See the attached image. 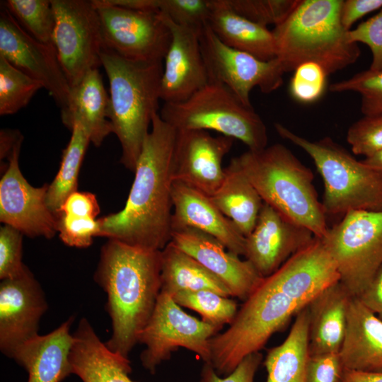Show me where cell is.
<instances>
[{
	"instance_id": "obj_1",
	"label": "cell",
	"mask_w": 382,
	"mask_h": 382,
	"mask_svg": "<svg viewBox=\"0 0 382 382\" xmlns=\"http://www.w3.org/2000/svg\"><path fill=\"white\" fill-rule=\"evenodd\" d=\"M340 281L335 261L321 238L264 277L244 301L230 326L210 340V364L218 375L230 374L252 353L260 352L323 290Z\"/></svg>"
},
{
	"instance_id": "obj_2",
	"label": "cell",
	"mask_w": 382,
	"mask_h": 382,
	"mask_svg": "<svg viewBox=\"0 0 382 382\" xmlns=\"http://www.w3.org/2000/svg\"><path fill=\"white\" fill-rule=\"evenodd\" d=\"M176 132L159 112L154 115L125 205L98 219L100 236L154 250L170 241Z\"/></svg>"
},
{
	"instance_id": "obj_3",
	"label": "cell",
	"mask_w": 382,
	"mask_h": 382,
	"mask_svg": "<svg viewBox=\"0 0 382 382\" xmlns=\"http://www.w3.org/2000/svg\"><path fill=\"white\" fill-rule=\"evenodd\" d=\"M161 250L111 239L101 248L94 279L108 295L112 334L105 345L112 352L128 358L138 342L161 293Z\"/></svg>"
},
{
	"instance_id": "obj_4",
	"label": "cell",
	"mask_w": 382,
	"mask_h": 382,
	"mask_svg": "<svg viewBox=\"0 0 382 382\" xmlns=\"http://www.w3.org/2000/svg\"><path fill=\"white\" fill-rule=\"evenodd\" d=\"M263 202L319 238L329 228L313 185V174L285 146L277 143L231 158Z\"/></svg>"
},
{
	"instance_id": "obj_5",
	"label": "cell",
	"mask_w": 382,
	"mask_h": 382,
	"mask_svg": "<svg viewBox=\"0 0 382 382\" xmlns=\"http://www.w3.org/2000/svg\"><path fill=\"white\" fill-rule=\"evenodd\" d=\"M343 0H300L291 13L272 30L276 58L284 73L313 62L329 75L355 63L361 54L340 20Z\"/></svg>"
},
{
	"instance_id": "obj_6",
	"label": "cell",
	"mask_w": 382,
	"mask_h": 382,
	"mask_svg": "<svg viewBox=\"0 0 382 382\" xmlns=\"http://www.w3.org/2000/svg\"><path fill=\"white\" fill-rule=\"evenodd\" d=\"M100 60L109 81L108 118L120 143V163L134 172L158 112L163 62L132 61L105 47Z\"/></svg>"
},
{
	"instance_id": "obj_7",
	"label": "cell",
	"mask_w": 382,
	"mask_h": 382,
	"mask_svg": "<svg viewBox=\"0 0 382 382\" xmlns=\"http://www.w3.org/2000/svg\"><path fill=\"white\" fill-rule=\"evenodd\" d=\"M274 128L313 161L324 183L322 204L326 216L355 210L382 211L381 172L357 160L329 137L310 141L281 123H274Z\"/></svg>"
},
{
	"instance_id": "obj_8",
	"label": "cell",
	"mask_w": 382,
	"mask_h": 382,
	"mask_svg": "<svg viewBox=\"0 0 382 382\" xmlns=\"http://www.w3.org/2000/svg\"><path fill=\"white\" fill-rule=\"evenodd\" d=\"M159 115L178 130L215 131L242 141L250 151L267 146V127L260 116L219 83L208 82L185 101L163 103Z\"/></svg>"
},
{
	"instance_id": "obj_9",
	"label": "cell",
	"mask_w": 382,
	"mask_h": 382,
	"mask_svg": "<svg viewBox=\"0 0 382 382\" xmlns=\"http://www.w3.org/2000/svg\"><path fill=\"white\" fill-rule=\"evenodd\" d=\"M321 239L340 282L358 296L382 265V211L349 212Z\"/></svg>"
},
{
	"instance_id": "obj_10",
	"label": "cell",
	"mask_w": 382,
	"mask_h": 382,
	"mask_svg": "<svg viewBox=\"0 0 382 382\" xmlns=\"http://www.w3.org/2000/svg\"><path fill=\"white\" fill-rule=\"evenodd\" d=\"M51 3L55 15L52 44L71 88L90 71L102 66L104 45L100 18L93 1Z\"/></svg>"
},
{
	"instance_id": "obj_11",
	"label": "cell",
	"mask_w": 382,
	"mask_h": 382,
	"mask_svg": "<svg viewBox=\"0 0 382 382\" xmlns=\"http://www.w3.org/2000/svg\"><path fill=\"white\" fill-rule=\"evenodd\" d=\"M220 330L183 311L173 298L160 293L154 312L139 336L146 345L140 359L144 369L154 374L179 347L198 355L204 363L211 361L210 340Z\"/></svg>"
},
{
	"instance_id": "obj_12",
	"label": "cell",
	"mask_w": 382,
	"mask_h": 382,
	"mask_svg": "<svg viewBox=\"0 0 382 382\" xmlns=\"http://www.w3.org/2000/svg\"><path fill=\"white\" fill-rule=\"evenodd\" d=\"M100 21L104 47L132 61L163 62L171 41L158 11L138 10L93 0Z\"/></svg>"
},
{
	"instance_id": "obj_13",
	"label": "cell",
	"mask_w": 382,
	"mask_h": 382,
	"mask_svg": "<svg viewBox=\"0 0 382 382\" xmlns=\"http://www.w3.org/2000/svg\"><path fill=\"white\" fill-rule=\"evenodd\" d=\"M199 40L209 82L226 86L246 106L253 107L250 93L253 88L270 93L282 85L284 71L277 58L264 61L231 48L217 37L209 25L201 31Z\"/></svg>"
},
{
	"instance_id": "obj_14",
	"label": "cell",
	"mask_w": 382,
	"mask_h": 382,
	"mask_svg": "<svg viewBox=\"0 0 382 382\" xmlns=\"http://www.w3.org/2000/svg\"><path fill=\"white\" fill-rule=\"evenodd\" d=\"M23 139L14 146L0 180V221L28 237L52 238L57 218L47 205L48 185L33 187L23 177L19 167Z\"/></svg>"
},
{
	"instance_id": "obj_15",
	"label": "cell",
	"mask_w": 382,
	"mask_h": 382,
	"mask_svg": "<svg viewBox=\"0 0 382 382\" xmlns=\"http://www.w3.org/2000/svg\"><path fill=\"white\" fill-rule=\"evenodd\" d=\"M0 56L40 82L61 109L66 106L71 87L52 45L30 36L1 4Z\"/></svg>"
},
{
	"instance_id": "obj_16",
	"label": "cell",
	"mask_w": 382,
	"mask_h": 382,
	"mask_svg": "<svg viewBox=\"0 0 382 382\" xmlns=\"http://www.w3.org/2000/svg\"><path fill=\"white\" fill-rule=\"evenodd\" d=\"M48 304L40 283L26 267L19 276L1 280L0 350L13 359L16 352L37 335Z\"/></svg>"
},
{
	"instance_id": "obj_17",
	"label": "cell",
	"mask_w": 382,
	"mask_h": 382,
	"mask_svg": "<svg viewBox=\"0 0 382 382\" xmlns=\"http://www.w3.org/2000/svg\"><path fill=\"white\" fill-rule=\"evenodd\" d=\"M234 139L216 137L204 130L177 129L174 156V181L182 183L211 197L225 177L224 158Z\"/></svg>"
},
{
	"instance_id": "obj_18",
	"label": "cell",
	"mask_w": 382,
	"mask_h": 382,
	"mask_svg": "<svg viewBox=\"0 0 382 382\" xmlns=\"http://www.w3.org/2000/svg\"><path fill=\"white\" fill-rule=\"evenodd\" d=\"M316 236L263 202L256 224L245 237L244 257L266 277L309 245Z\"/></svg>"
},
{
	"instance_id": "obj_19",
	"label": "cell",
	"mask_w": 382,
	"mask_h": 382,
	"mask_svg": "<svg viewBox=\"0 0 382 382\" xmlns=\"http://www.w3.org/2000/svg\"><path fill=\"white\" fill-rule=\"evenodd\" d=\"M170 241L192 256L243 301L264 277L246 259L229 251L214 237L192 228L174 229Z\"/></svg>"
},
{
	"instance_id": "obj_20",
	"label": "cell",
	"mask_w": 382,
	"mask_h": 382,
	"mask_svg": "<svg viewBox=\"0 0 382 382\" xmlns=\"http://www.w3.org/2000/svg\"><path fill=\"white\" fill-rule=\"evenodd\" d=\"M161 13L170 28L171 41L163 59L161 100L163 103H180L209 82L201 50L200 33L177 25Z\"/></svg>"
},
{
	"instance_id": "obj_21",
	"label": "cell",
	"mask_w": 382,
	"mask_h": 382,
	"mask_svg": "<svg viewBox=\"0 0 382 382\" xmlns=\"http://www.w3.org/2000/svg\"><path fill=\"white\" fill-rule=\"evenodd\" d=\"M172 196V231L182 228L201 231L216 238L229 251L244 255L245 237L210 197L177 181L173 183Z\"/></svg>"
},
{
	"instance_id": "obj_22",
	"label": "cell",
	"mask_w": 382,
	"mask_h": 382,
	"mask_svg": "<svg viewBox=\"0 0 382 382\" xmlns=\"http://www.w3.org/2000/svg\"><path fill=\"white\" fill-rule=\"evenodd\" d=\"M74 317L45 335L21 346L14 359L28 373V382H61L72 374L69 354L74 342L70 328Z\"/></svg>"
},
{
	"instance_id": "obj_23",
	"label": "cell",
	"mask_w": 382,
	"mask_h": 382,
	"mask_svg": "<svg viewBox=\"0 0 382 382\" xmlns=\"http://www.w3.org/2000/svg\"><path fill=\"white\" fill-rule=\"evenodd\" d=\"M73 336L69 354L72 374L83 382H136L129 376V359L110 350L86 318L81 319Z\"/></svg>"
},
{
	"instance_id": "obj_24",
	"label": "cell",
	"mask_w": 382,
	"mask_h": 382,
	"mask_svg": "<svg viewBox=\"0 0 382 382\" xmlns=\"http://www.w3.org/2000/svg\"><path fill=\"white\" fill-rule=\"evenodd\" d=\"M352 297L338 281L320 292L308 303L309 355L340 352Z\"/></svg>"
},
{
	"instance_id": "obj_25",
	"label": "cell",
	"mask_w": 382,
	"mask_h": 382,
	"mask_svg": "<svg viewBox=\"0 0 382 382\" xmlns=\"http://www.w3.org/2000/svg\"><path fill=\"white\" fill-rule=\"evenodd\" d=\"M108 111L109 94L98 69H95L71 88L68 103L61 109V119L70 130L75 124H79L91 142L98 147L108 134L113 133Z\"/></svg>"
},
{
	"instance_id": "obj_26",
	"label": "cell",
	"mask_w": 382,
	"mask_h": 382,
	"mask_svg": "<svg viewBox=\"0 0 382 382\" xmlns=\"http://www.w3.org/2000/svg\"><path fill=\"white\" fill-rule=\"evenodd\" d=\"M340 354L345 369L382 373V320L356 296L349 303Z\"/></svg>"
},
{
	"instance_id": "obj_27",
	"label": "cell",
	"mask_w": 382,
	"mask_h": 382,
	"mask_svg": "<svg viewBox=\"0 0 382 382\" xmlns=\"http://www.w3.org/2000/svg\"><path fill=\"white\" fill-rule=\"evenodd\" d=\"M208 1L210 9L208 25L224 44L261 60L276 58L272 30L237 14L224 0Z\"/></svg>"
},
{
	"instance_id": "obj_28",
	"label": "cell",
	"mask_w": 382,
	"mask_h": 382,
	"mask_svg": "<svg viewBox=\"0 0 382 382\" xmlns=\"http://www.w3.org/2000/svg\"><path fill=\"white\" fill-rule=\"evenodd\" d=\"M161 293L172 296L181 291L210 290L232 296L220 279L171 241L161 250Z\"/></svg>"
},
{
	"instance_id": "obj_29",
	"label": "cell",
	"mask_w": 382,
	"mask_h": 382,
	"mask_svg": "<svg viewBox=\"0 0 382 382\" xmlns=\"http://www.w3.org/2000/svg\"><path fill=\"white\" fill-rule=\"evenodd\" d=\"M210 198L245 237L253 231L264 202L249 180L231 162L225 168L223 183Z\"/></svg>"
},
{
	"instance_id": "obj_30",
	"label": "cell",
	"mask_w": 382,
	"mask_h": 382,
	"mask_svg": "<svg viewBox=\"0 0 382 382\" xmlns=\"http://www.w3.org/2000/svg\"><path fill=\"white\" fill-rule=\"evenodd\" d=\"M308 323L306 306L296 315L284 341L268 350L264 361L266 382H305L309 357Z\"/></svg>"
},
{
	"instance_id": "obj_31",
	"label": "cell",
	"mask_w": 382,
	"mask_h": 382,
	"mask_svg": "<svg viewBox=\"0 0 382 382\" xmlns=\"http://www.w3.org/2000/svg\"><path fill=\"white\" fill-rule=\"evenodd\" d=\"M70 131L71 136L63 151L59 170L48 185L47 192V205L57 218L65 199L77 191L80 168L91 142L86 132L79 124H75Z\"/></svg>"
},
{
	"instance_id": "obj_32",
	"label": "cell",
	"mask_w": 382,
	"mask_h": 382,
	"mask_svg": "<svg viewBox=\"0 0 382 382\" xmlns=\"http://www.w3.org/2000/svg\"><path fill=\"white\" fill-rule=\"evenodd\" d=\"M2 4L30 36L53 45L55 15L51 1L7 0Z\"/></svg>"
},
{
	"instance_id": "obj_33",
	"label": "cell",
	"mask_w": 382,
	"mask_h": 382,
	"mask_svg": "<svg viewBox=\"0 0 382 382\" xmlns=\"http://www.w3.org/2000/svg\"><path fill=\"white\" fill-rule=\"evenodd\" d=\"M171 297L178 305L197 312L203 321L219 330L230 325L238 311L234 300L210 290L181 291Z\"/></svg>"
},
{
	"instance_id": "obj_34",
	"label": "cell",
	"mask_w": 382,
	"mask_h": 382,
	"mask_svg": "<svg viewBox=\"0 0 382 382\" xmlns=\"http://www.w3.org/2000/svg\"><path fill=\"white\" fill-rule=\"evenodd\" d=\"M43 88L0 56V115H12L25 107Z\"/></svg>"
},
{
	"instance_id": "obj_35",
	"label": "cell",
	"mask_w": 382,
	"mask_h": 382,
	"mask_svg": "<svg viewBox=\"0 0 382 382\" xmlns=\"http://www.w3.org/2000/svg\"><path fill=\"white\" fill-rule=\"evenodd\" d=\"M233 11L257 25H279L300 0H224Z\"/></svg>"
},
{
	"instance_id": "obj_36",
	"label": "cell",
	"mask_w": 382,
	"mask_h": 382,
	"mask_svg": "<svg viewBox=\"0 0 382 382\" xmlns=\"http://www.w3.org/2000/svg\"><path fill=\"white\" fill-rule=\"evenodd\" d=\"M335 93L356 92L361 96V112L364 115L382 113V70L367 69L351 78L332 83Z\"/></svg>"
},
{
	"instance_id": "obj_37",
	"label": "cell",
	"mask_w": 382,
	"mask_h": 382,
	"mask_svg": "<svg viewBox=\"0 0 382 382\" xmlns=\"http://www.w3.org/2000/svg\"><path fill=\"white\" fill-rule=\"evenodd\" d=\"M328 74L318 64L308 62L294 71L289 86L291 96L298 102L311 103L323 94Z\"/></svg>"
},
{
	"instance_id": "obj_38",
	"label": "cell",
	"mask_w": 382,
	"mask_h": 382,
	"mask_svg": "<svg viewBox=\"0 0 382 382\" xmlns=\"http://www.w3.org/2000/svg\"><path fill=\"white\" fill-rule=\"evenodd\" d=\"M347 141L355 155L369 157L382 151V113L364 115L347 132Z\"/></svg>"
},
{
	"instance_id": "obj_39",
	"label": "cell",
	"mask_w": 382,
	"mask_h": 382,
	"mask_svg": "<svg viewBox=\"0 0 382 382\" xmlns=\"http://www.w3.org/2000/svg\"><path fill=\"white\" fill-rule=\"evenodd\" d=\"M158 10L175 24L199 33L208 25V0H158Z\"/></svg>"
},
{
	"instance_id": "obj_40",
	"label": "cell",
	"mask_w": 382,
	"mask_h": 382,
	"mask_svg": "<svg viewBox=\"0 0 382 382\" xmlns=\"http://www.w3.org/2000/svg\"><path fill=\"white\" fill-rule=\"evenodd\" d=\"M23 236L11 226L4 224L0 228L1 280L17 277L27 267L22 262Z\"/></svg>"
},
{
	"instance_id": "obj_41",
	"label": "cell",
	"mask_w": 382,
	"mask_h": 382,
	"mask_svg": "<svg viewBox=\"0 0 382 382\" xmlns=\"http://www.w3.org/2000/svg\"><path fill=\"white\" fill-rule=\"evenodd\" d=\"M57 233L66 245L87 248L92 244L95 236H100V225L98 219L60 214L57 216Z\"/></svg>"
},
{
	"instance_id": "obj_42",
	"label": "cell",
	"mask_w": 382,
	"mask_h": 382,
	"mask_svg": "<svg viewBox=\"0 0 382 382\" xmlns=\"http://www.w3.org/2000/svg\"><path fill=\"white\" fill-rule=\"evenodd\" d=\"M348 37L351 42L364 43L370 48L372 61L369 69L382 70V8L355 29L349 30Z\"/></svg>"
},
{
	"instance_id": "obj_43",
	"label": "cell",
	"mask_w": 382,
	"mask_h": 382,
	"mask_svg": "<svg viewBox=\"0 0 382 382\" xmlns=\"http://www.w3.org/2000/svg\"><path fill=\"white\" fill-rule=\"evenodd\" d=\"M345 369L340 352L309 355L305 382H342Z\"/></svg>"
},
{
	"instance_id": "obj_44",
	"label": "cell",
	"mask_w": 382,
	"mask_h": 382,
	"mask_svg": "<svg viewBox=\"0 0 382 382\" xmlns=\"http://www.w3.org/2000/svg\"><path fill=\"white\" fill-rule=\"evenodd\" d=\"M262 361V354L260 352L248 354L224 378L219 377L211 364L204 363L199 382H255V376Z\"/></svg>"
},
{
	"instance_id": "obj_45",
	"label": "cell",
	"mask_w": 382,
	"mask_h": 382,
	"mask_svg": "<svg viewBox=\"0 0 382 382\" xmlns=\"http://www.w3.org/2000/svg\"><path fill=\"white\" fill-rule=\"evenodd\" d=\"M100 213V206L96 195L89 192L75 191L64 202L59 214L96 219Z\"/></svg>"
},
{
	"instance_id": "obj_46",
	"label": "cell",
	"mask_w": 382,
	"mask_h": 382,
	"mask_svg": "<svg viewBox=\"0 0 382 382\" xmlns=\"http://www.w3.org/2000/svg\"><path fill=\"white\" fill-rule=\"evenodd\" d=\"M382 8V0L343 1L340 20L343 27L350 30L352 25L366 14Z\"/></svg>"
},
{
	"instance_id": "obj_47",
	"label": "cell",
	"mask_w": 382,
	"mask_h": 382,
	"mask_svg": "<svg viewBox=\"0 0 382 382\" xmlns=\"http://www.w3.org/2000/svg\"><path fill=\"white\" fill-rule=\"evenodd\" d=\"M357 297L367 309L382 320V265L368 286Z\"/></svg>"
},
{
	"instance_id": "obj_48",
	"label": "cell",
	"mask_w": 382,
	"mask_h": 382,
	"mask_svg": "<svg viewBox=\"0 0 382 382\" xmlns=\"http://www.w3.org/2000/svg\"><path fill=\"white\" fill-rule=\"evenodd\" d=\"M23 138L22 134L16 129H4L0 132V158H8L11 155L14 146Z\"/></svg>"
},
{
	"instance_id": "obj_49",
	"label": "cell",
	"mask_w": 382,
	"mask_h": 382,
	"mask_svg": "<svg viewBox=\"0 0 382 382\" xmlns=\"http://www.w3.org/2000/svg\"><path fill=\"white\" fill-rule=\"evenodd\" d=\"M342 382H382V373L345 369Z\"/></svg>"
},
{
	"instance_id": "obj_50",
	"label": "cell",
	"mask_w": 382,
	"mask_h": 382,
	"mask_svg": "<svg viewBox=\"0 0 382 382\" xmlns=\"http://www.w3.org/2000/svg\"><path fill=\"white\" fill-rule=\"evenodd\" d=\"M362 162L370 168L382 173V151L365 158Z\"/></svg>"
}]
</instances>
